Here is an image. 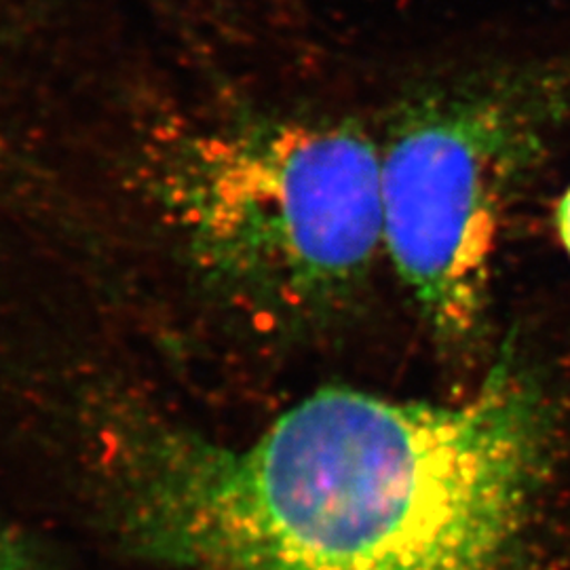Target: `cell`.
<instances>
[{
  "mask_svg": "<svg viewBox=\"0 0 570 570\" xmlns=\"http://www.w3.org/2000/svg\"><path fill=\"white\" fill-rule=\"evenodd\" d=\"M148 186L207 268L289 308L343 301L385 252L381 142L357 121L195 127Z\"/></svg>",
  "mask_w": 570,
  "mask_h": 570,
  "instance_id": "2",
  "label": "cell"
},
{
  "mask_svg": "<svg viewBox=\"0 0 570 570\" xmlns=\"http://www.w3.org/2000/svg\"><path fill=\"white\" fill-rule=\"evenodd\" d=\"M543 429L505 367L461 404L322 389L244 449L144 446L127 520L193 570H510Z\"/></svg>",
  "mask_w": 570,
  "mask_h": 570,
  "instance_id": "1",
  "label": "cell"
},
{
  "mask_svg": "<svg viewBox=\"0 0 570 570\" xmlns=\"http://www.w3.org/2000/svg\"><path fill=\"white\" fill-rule=\"evenodd\" d=\"M0 570H39V564L16 541L0 534Z\"/></svg>",
  "mask_w": 570,
  "mask_h": 570,
  "instance_id": "4",
  "label": "cell"
},
{
  "mask_svg": "<svg viewBox=\"0 0 570 570\" xmlns=\"http://www.w3.org/2000/svg\"><path fill=\"white\" fill-rule=\"evenodd\" d=\"M570 119V53L416 87L381 142L385 252L429 324L473 332L518 186Z\"/></svg>",
  "mask_w": 570,
  "mask_h": 570,
  "instance_id": "3",
  "label": "cell"
},
{
  "mask_svg": "<svg viewBox=\"0 0 570 570\" xmlns=\"http://www.w3.org/2000/svg\"><path fill=\"white\" fill-rule=\"evenodd\" d=\"M556 226H558V235L562 239V245L570 256V188L562 195L558 209H556Z\"/></svg>",
  "mask_w": 570,
  "mask_h": 570,
  "instance_id": "5",
  "label": "cell"
}]
</instances>
